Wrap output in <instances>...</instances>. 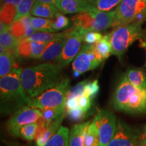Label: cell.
I'll use <instances>...</instances> for the list:
<instances>
[{
    "mask_svg": "<svg viewBox=\"0 0 146 146\" xmlns=\"http://www.w3.org/2000/svg\"><path fill=\"white\" fill-rule=\"evenodd\" d=\"M47 43L40 41H31V58L34 59H40L46 47Z\"/></svg>",
    "mask_w": 146,
    "mask_h": 146,
    "instance_id": "8d00e7d4",
    "label": "cell"
},
{
    "mask_svg": "<svg viewBox=\"0 0 146 146\" xmlns=\"http://www.w3.org/2000/svg\"><path fill=\"white\" fill-rule=\"evenodd\" d=\"M41 112L42 116L45 118L46 122V127H47L54 120L57 119L66 112V106L65 104H64L58 107L48 108L41 110Z\"/></svg>",
    "mask_w": 146,
    "mask_h": 146,
    "instance_id": "d4e9b609",
    "label": "cell"
},
{
    "mask_svg": "<svg viewBox=\"0 0 146 146\" xmlns=\"http://www.w3.org/2000/svg\"><path fill=\"white\" fill-rule=\"evenodd\" d=\"M66 110H71L79 107L78 106V98H70L67 99L65 103Z\"/></svg>",
    "mask_w": 146,
    "mask_h": 146,
    "instance_id": "b9f144b4",
    "label": "cell"
},
{
    "mask_svg": "<svg viewBox=\"0 0 146 146\" xmlns=\"http://www.w3.org/2000/svg\"><path fill=\"white\" fill-rule=\"evenodd\" d=\"M9 31L11 34L18 40L23 39L26 35V29L21 19L14 21L9 27Z\"/></svg>",
    "mask_w": 146,
    "mask_h": 146,
    "instance_id": "4dcf8cb0",
    "label": "cell"
},
{
    "mask_svg": "<svg viewBox=\"0 0 146 146\" xmlns=\"http://www.w3.org/2000/svg\"><path fill=\"white\" fill-rule=\"evenodd\" d=\"M103 35L99 32L90 31L85 34L83 37V41L86 44L95 45L103 37Z\"/></svg>",
    "mask_w": 146,
    "mask_h": 146,
    "instance_id": "f35d334b",
    "label": "cell"
},
{
    "mask_svg": "<svg viewBox=\"0 0 146 146\" xmlns=\"http://www.w3.org/2000/svg\"><path fill=\"white\" fill-rule=\"evenodd\" d=\"M143 41L141 42V44L143 45V47H146V32H145V33L144 34L143 33ZM142 37V38H143Z\"/></svg>",
    "mask_w": 146,
    "mask_h": 146,
    "instance_id": "bcb514c9",
    "label": "cell"
},
{
    "mask_svg": "<svg viewBox=\"0 0 146 146\" xmlns=\"http://www.w3.org/2000/svg\"><path fill=\"white\" fill-rule=\"evenodd\" d=\"M112 106L116 110L127 114L145 113L146 89L137 88L123 74L113 93Z\"/></svg>",
    "mask_w": 146,
    "mask_h": 146,
    "instance_id": "3957f363",
    "label": "cell"
},
{
    "mask_svg": "<svg viewBox=\"0 0 146 146\" xmlns=\"http://www.w3.org/2000/svg\"><path fill=\"white\" fill-rule=\"evenodd\" d=\"M85 146H100L98 128L96 120H93L86 129L85 135Z\"/></svg>",
    "mask_w": 146,
    "mask_h": 146,
    "instance_id": "603a6c76",
    "label": "cell"
},
{
    "mask_svg": "<svg viewBox=\"0 0 146 146\" xmlns=\"http://www.w3.org/2000/svg\"><path fill=\"white\" fill-rule=\"evenodd\" d=\"M16 54L5 50L0 55V77L8 75L15 68Z\"/></svg>",
    "mask_w": 146,
    "mask_h": 146,
    "instance_id": "d6986e66",
    "label": "cell"
},
{
    "mask_svg": "<svg viewBox=\"0 0 146 146\" xmlns=\"http://www.w3.org/2000/svg\"><path fill=\"white\" fill-rule=\"evenodd\" d=\"M61 33H49V32H36L35 33L31 35L29 37L26 38L29 41H40L43 42V43H50L53 40L56 39L58 38Z\"/></svg>",
    "mask_w": 146,
    "mask_h": 146,
    "instance_id": "f1b7e54d",
    "label": "cell"
},
{
    "mask_svg": "<svg viewBox=\"0 0 146 146\" xmlns=\"http://www.w3.org/2000/svg\"><path fill=\"white\" fill-rule=\"evenodd\" d=\"M142 133H143V135L146 137V124L145 125V126H144V127L143 129V132H142Z\"/></svg>",
    "mask_w": 146,
    "mask_h": 146,
    "instance_id": "c3c4849f",
    "label": "cell"
},
{
    "mask_svg": "<svg viewBox=\"0 0 146 146\" xmlns=\"http://www.w3.org/2000/svg\"><path fill=\"white\" fill-rule=\"evenodd\" d=\"M145 48H146V47H145ZM145 66H146V62H145Z\"/></svg>",
    "mask_w": 146,
    "mask_h": 146,
    "instance_id": "f907efd6",
    "label": "cell"
},
{
    "mask_svg": "<svg viewBox=\"0 0 146 146\" xmlns=\"http://www.w3.org/2000/svg\"><path fill=\"white\" fill-rule=\"evenodd\" d=\"M63 67L58 63L44 62L22 69V85L30 98L33 99L54 86L60 80Z\"/></svg>",
    "mask_w": 146,
    "mask_h": 146,
    "instance_id": "6da1fadb",
    "label": "cell"
},
{
    "mask_svg": "<svg viewBox=\"0 0 146 146\" xmlns=\"http://www.w3.org/2000/svg\"><path fill=\"white\" fill-rule=\"evenodd\" d=\"M31 25L36 31L55 33L53 29V21L50 19L41 17H31Z\"/></svg>",
    "mask_w": 146,
    "mask_h": 146,
    "instance_id": "484cf974",
    "label": "cell"
},
{
    "mask_svg": "<svg viewBox=\"0 0 146 146\" xmlns=\"http://www.w3.org/2000/svg\"><path fill=\"white\" fill-rule=\"evenodd\" d=\"M33 3V0H22L21 2L17 6V14L15 21L21 20L25 16L29 15Z\"/></svg>",
    "mask_w": 146,
    "mask_h": 146,
    "instance_id": "1f68e13d",
    "label": "cell"
},
{
    "mask_svg": "<svg viewBox=\"0 0 146 146\" xmlns=\"http://www.w3.org/2000/svg\"><path fill=\"white\" fill-rule=\"evenodd\" d=\"M37 1H42V2L47 3H50V4L52 5H55V3H56V0H37Z\"/></svg>",
    "mask_w": 146,
    "mask_h": 146,
    "instance_id": "f6af8a7d",
    "label": "cell"
},
{
    "mask_svg": "<svg viewBox=\"0 0 146 146\" xmlns=\"http://www.w3.org/2000/svg\"><path fill=\"white\" fill-rule=\"evenodd\" d=\"M115 12L114 28L133 22L143 23L146 19V0H122Z\"/></svg>",
    "mask_w": 146,
    "mask_h": 146,
    "instance_id": "8992f818",
    "label": "cell"
},
{
    "mask_svg": "<svg viewBox=\"0 0 146 146\" xmlns=\"http://www.w3.org/2000/svg\"><path fill=\"white\" fill-rule=\"evenodd\" d=\"M88 82L89 79H85L72 87L69 91L66 100L70 99V98H78L85 95V86Z\"/></svg>",
    "mask_w": 146,
    "mask_h": 146,
    "instance_id": "836d02e7",
    "label": "cell"
},
{
    "mask_svg": "<svg viewBox=\"0 0 146 146\" xmlns=\"http://www.w3.org/2000/svg\"><path fill=\"white\" fill-rule=\"evenodd\" d=\"M21 70V68H15L10 74L0 79L1 114H11L26 105L31 107L33 99L22 85Z\"/></svg>",
    "mask_w": 146,
    "mask_h": 146,
    "instance_id": "7a4b0ae2",
    "label": "cell"
},
{
    "mask_svg": "<svg viewBox=\"0 0 146 146\" xmlns=\"http://www.w3.org/2000/svg\"><path fill=\"white\" fill-rule=\"evenodd\" d=\"M17 14V6L13 4H5L1 6V23L10 26L15 21Z\"/></svg>",
    "mask_w": 146,
    "mask_h": 146,
    "instance_id": "cb8c5ba5",
    "label": "cell"
},
{
    "mask_svg": "<svg viewBox=\"0 0 146 146\" xmlns=\"http://www.w3.org/2000/svg\"><path fill=\"white\" fill-rule=\"evenodd\" d=\"M55 20L53 21V29L55 31L62 30L69 25V19L60 12H57L54 16Z\"/></svg>",
    "mask_w": 146,
    "mask_h": 146,
    "instance_id": "e575fe53",
    "label": "cell"
},
{
    "mask_svg": "<svg viewBox=\"0 0 146 146\" xmlns=\"http://www.w3.org/2000/svg\"><path fill=\"white\" fill-rule=\"evenodd\" d=\"M86 113L80 107L71 110H66V115L72 122H81L85 119Z\"/></svg>",
    "mask_w": 146,
    "mask_h": 146,
    "instance_id": "d590c367",
    "label": "cell"
},
{
    "mask_svg": "<svg viewBox=\"0 0 146 146\" xmlns=\"http://www.w3.org/2000/svg\"><path fill=\"white\" fill-rule=\"evenodd\" d=\"M125 75L128 81L139 89H146V71L142 68H131Z\"/></svg>",
    "mask_w": 146,
    "mask_h": 146,
    "instance_id": "44dd1931",
    "label": "cell"
},
{
    "mask_svg": "<svg viewBox=\"0 0 146 146\" xmlns=\"http://www.w3.org/2000/svg\"><path fill=\"white\" fill-rule=\"evenodd\" d=\"M139 146H146V137L143 135V133H142V136L141 138V140H140L139 145Z\"/></svg>",
    "mask_w": 146,
    "mask_h": 146,
    "instance_id": "ee69618b",
    "label": "cell"
},
{
    "mask_svg": "<svg viewBox=\"0 0 146 146\" xmlns=\"http://www.w3.org/2000/svg\"><path fill=\"white\" fill-rule=\"evenodd\" d=\"M99 131L100 146H108L114 137L117 127V120L112 112L102 109L95 117Z\"/></svg>",
    "mask_w": 146,
    "mask_h": 146,
    "instance_id": "ba28073f",
    "label": "cell"
},
{
    "mask_svg": "<svg viewBox=\"0 0 146 146\" xmlns=\"http://www.w3.org/2000/svg\"><path fill=\"white\" fill-rule=\"evenodd\" d=\"M90 121L74 125L70 131L68 146H85V135Z\"/></svg>",
    "mask_w": 146,
    "mask_h": 146,
    "instance_id": "9a60e30c",
    "label": "cell"
},
{
    "mask_svg": "<svg viewBox=\"0 0 146 146\" xmlns=\"http://www.w3.org/2000/svg\"><path fill=\"white\" fill-rule=\"evenodd\" d=\"M141 136L139 130L119 119L114 135L108 146H139Z\"/></svg>",
    "mask_w": 146,
    "mask_h": 146,
    "instance_id": "9c48e42d",
    "label": "cell"
},
{
    "mask_svg": "<svg viewBox=\"0 0 146 146\" xmlns=\"http://www.w3.org/2000/svg\"><path fill=\"white\" fill-rule=\"evenodd\" d=\"M57 12L58 8L55 5L42 2L37 0H35L31 10V15L45 18H54Z\"/></svg>",
    "mask_w": 146,
    "mask_h": 146,
    "instance_id": "2e32d148",
    "label": "cell"
},
{
    "mask_svg": "<svg viewBox=\"0 0 146 146\" xmlns=\"http://www.w3.org/2000/svg\"><path fill=\"white\" fill-rule=\"evenodd\" d=\"M85 33H86L75 27L72 30L69 31L68 39L62 52L56 60V63L64 67L68 65L71 61L76 58L81 50V43Z\"/></svg>",
    "mask_w": 146,
    "mask_h": 146,
    "instance_id": "30bf717a",
    "label": "cell"
},
{
    "mask_svg": "<svg viewBox=\"0 0 146 146\" xmlns=\"http://www.w3.org/2000/svg\"><path fill=\"white\" fill-rule=\"evenodd\" d=\"M92 105V100L88 96L83 95L78 98V106L85 112H87L91 108Z\"/></svg>",
    "mask_w": 146,
    "mask_h": 146,
    "instance_id": "ab89813d",
    "label": "cell"
},
{
    "mask_svg": "<svg viewBox=\"0 0 146 146\" xmlns=\"http://www.w3.org/2000/svg\"><path fill=\"white\" fill-rule=\"evenodd\" d=\"M100 91V85L98 83V80L96 79L94 81H89L85 86V95L89 97L91 100H94L96 98L97 95L98 94Z\"/></svg>",
    "mask_w": 146,
    "mask_h": 146,
    "instance_id": "74e56055",
    "label": "cell"
},
{
    "mask_svg": "<svg viewBox=\"0 0 146 146\" xmlns=\"http://www.w3.org/2000/svg\"><path fill=\"white\" fill-rule=\"evenodd\" d=\"M69 133L68 128L61 126L45 146H68Z\"/></svg>",
    "mask_w": 146,
    "mask_h": 146,
    "instance_id": "7402d4cb",
    "label": "cell"
},
{
    "mask_svg": "<svg viewBox=\"0 0 146 146\" xmlns=\"http://www.w3.org/2000/svg\"><path fill=\"white\" fill-rule=\"evenodd\" d=\"M38 125L36 123H33L21 127L18 137L27 141H32L35 139V134Z\"/></svg>",
    "mask_w": 146,
    "mask_h": 146,
    "instance_id": "f546056e",
    "label": "cell"
},
{
    "mask_svg": "<svg viewBox=\"0 0 146 146\" xmlns=\"http://www.w3.org/2000/svg\"><path fill=\"white\" fill-rule=\"evenodd\" d=\"M41 116L42 113L38 109L25 106L13 113L7 123V130L12 136L18 137L21 127L36 123Z\"/></svg>",
    "mask_w": 146,
    "mask_h": 146,
    "instance_id": "52a82bcc",
    "label": "cell"
},
{
    "mask_svg": "<svg viewBox=\"0 0 146 146\" xmlns=\"http://www.w3.org/2000/svg\"><path fill=\"white\" fill-rule=\"evenodd\" d=\"M10 26L1 24V34H0V43L5 50L14 52L16 54V47L19 40L16 39L11 34L9 31Z\"/></svg>",
    "mask_w": 146,
    "mask_h": 146,
    "instance_id": "ffe728a7",
    "label": "cell"
},
{
    "mask_svg": "<svg viewBox=\"0 0 146 146\" xmlns=\"http://www.w3.org/2000/svg\"><path fill=\"white\" fill-rule=\"evenodd\" d=\"M143 22H133L117 27L110 34L112 55L119 60H122L124 54L135 41L143 37Z\"/></svg>",
    "mask_w": 146,
    "mask_h": 146,
    "instance_id": "277c9868",
    "label": "cell"
},
{
    "mask_svg": "<svg viewBox=\"0 0 146 146\" xmlns=\"http://www.w3.org/2000/svg\"><path fill=\"white\" fill-rule=\"evenodd\" d=\"M8 146H23V145H20V144H18L17 143H14V142H9V143H8Z\"/></svg>",
    "mask_w": 146,
    "mask_h": 146,
    "instance_id": "7dc6e473",
    "label": "cell"
},
{
    "mask_svg": "<svg viewBox=\"0 0 146 146\" xmlns=\"http://www.w3.org/2000/svg\"><path fill=\"white\" fill-rule=\"evenodd\" d=\"M69 31L61 33V35L50 42L45 47L44 52L40 60L44 62H49L51 61H56L59 58L64 47L66 42L68 39Z\"/></svg>",
    "mask_w": 146,
    "mask_h": 146,
    "instance_id": "8fae6325",
    "label": "cell"
},
{
    "mask_svg": "<svg viewBox=\"0 0 146 146\" xmlns=\"http://www.w3.org/2000/svg\"><path fill=\"white\" fill-rule=\"evenodd\" d=\"M121 1L122 0H96L91 5L97 10L108 12L119 4Z\"/></svg>",
    "mask_w": 146,
    "mask_h": 146,
    "instance_id": "d6a6232c",
    "label": "cell"
},
{
    "mask_svg": "<svg viewBox=\"0 0 146 146\" xmlns=\"http://www.w3.org/2000/svg\"><path fill=\"white\" fill-rule=\"evenodd\" d=\"M70 89V80L60 78L56 85L32 100L31 107L38 110L58 107L65 104Z\"/></svg>",
    "mask_w": 146,
    "mask_h": 146,
    "instance_id": "5b68a950",
    "label": "cell"
},
{
    "mask_svg": "<svg viewBox=\"0 0 146 146\" xmlns=\"http://www.w3.org/2000/svg\"><path fill=\"white\" fill-rule=\"evenodd\" d=\"M72 21L75 28L87 33L93 31L94 25V16L92 10L89 12H84L74 16Z\"/></svg>",
    "mask_w": 146,
    "mask_h": 146,
    "instance_id": "e0dca14e",
    "label": "cell"
},
{
    "mask_svg": "<svg viewBox=\"0 0 146 146\" xmlns=\"http://www.w3.org/2000/svg\"><path fill=\"white\" fill-rule=\"evenodd\" d=\"M94 45L98 52L102 55L104 60H106L110 55L112 54V49L110 34L104 36L102 39Z\"/></svg>",
    "mask_w": 146,
    "mask_h": 146,
    "instance_id": "4316f807",
    "label": "cell"
},
{
    "mask_svg": "<svg viewBox=\"0 0 146 146\" xmlns=\"http://www.w3.org/2000/svg\"><path fill=\"white\" fill-rule=\"evenodd\" d=\"M16 58H31V41H29L26 38L19 39L18 46L16 50Z\"/></svg>",
    "mask_w": 146,
    "mask_h": 146,
    "instance_id": "83f0119b",
    "label": "cell"
},
{
    "mask_svg": "<svg viewBox=\"0 0 146 146\" xmlns=\"http://www.w3.org/2000/svg\"><path fill=\"white\" fill-rule=\"evenodd\" d=\"M55 6L63 14H79L95 8L85 0H56Z\"/></svg>",
    "mask_w": 146,
    "mask_h": 146,
    "instance_id": "7c38bea8",
    "label": "cell"
},
{
    "mask_svg": "<svg viewBox=\"0 0 146 146\" xmlns=\"http://www.w3.org/2000/svg\"><path fill=\"white\" fill-rule=\"evenodd\" d=\"M89 45V44L84 45L74 58L72 63L73 72H78L81 74L98 67L90 58L88 52Z\"/></svg>",
    "mask_w": 146,
    "mask_h": 146,
    "instance_id": "4fadbf2b",
    "label": "cell"
},
{
    "mask_svg": "<svg viewBox=\"0 0 146 146\" xmlns=\"http://www.w3.org/2000/svg\"><path fill=\"white\" fill-rule=\"evenodd\" d=\"M31 16L30 15L26 16L25 17L22 18V21L24 23V25L25 27V29H26V35H25V38H28L33 34L35 33V29L31 25Z\"/></svg>",
    "mask_w": 146,
    "mask_h": 146,
    "instance_id": "60d3db41",
    "label": "cell"
},
{
    "mask_svg": "<svg viewBox=\"0 0 146 146\" xmlns=\"http://www.w3.org/2000/svg\"><path fill=\"white\" fill-rule=\"evenodd\" d=\"M22 0H1V5L5 4H13L16 6H18L19 3L21 2Z\"/></svg>",
    "mask_w": 146,
    "mask_h": 146,
    "instance_id": "7bdbcfd3",
    "label": "cell"
},
{
    "mask_svg": "<svg viewBox=\"0 0 146 146\" xmlns=\"http://www.w3.org/2000/svg\"><path fill=\"white\" fill-rule=\"evenodd\" d=\"M85 1H86L87 2H88L89 3H91V4H92V3L94 2V1H96V0H85Z\"/></svg>",
    "mask_w": 146,
    "mask_h": 146,
    "instance_id": "681fc988",
    "label": "cell"
},
{
    "mask_svg": "<svg viewBox=\"0 0 146 146\" xmlns=\"http://www.w3.org/2000/svg\"><path fill=\"white\" fill-rule=\"evenodd\" d=\"M92 12L95 20L93 31L100 32L112 27L116 13L115 10L111 12H103L94 8Z\"/></svg>",
    "mask_w": 146,
    "mask_h": 146,
    "instance_id": "5bb4252c",
    "label": "cell"
},
{
    "mask_svg": "<svg viewBox=\"0 0 146 146\" xmlns=\"http://www.w3.org/2000/svg\"><path fill=\"white\" fill-rule=\"evenodd\" d=\"M66 115V112L62 114L60 117L56 119L50 124L47 129H45L42 134L37 138L35 139V145L36 146H45L47 142L54 135L61 127V123H62L63 120L64 119Z\"/></svg>",
    "mask_w": 146,
    "mask_h": 146,
    "instance_id": "ac0fdd59",
    "label": "cell"
}]
</instances>
